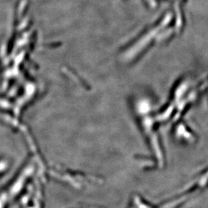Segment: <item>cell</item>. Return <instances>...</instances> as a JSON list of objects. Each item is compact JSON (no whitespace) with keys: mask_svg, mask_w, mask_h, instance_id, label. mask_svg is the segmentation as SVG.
Wrapping results in <instances>:
<instances>
[{"mask_svg":"<svg viewBox=\"0 0 208 208\" xmlns=\"http://www.w3.org/2000/svg\"><path fill=\"white\" fill-rule=\"evenodd\" d=\"M184 199L185 198H183V197H182V198L179 199V200L174 201L173 202L166 204V205H165L164 206L161 207L160 208H174L175 206H177V205H179V204H180V203H181V201H184Z\"/></svg>","mask_w":208,"mask_h":208,"instance_id":"obj_1","label":"cell"}]
</instances>
